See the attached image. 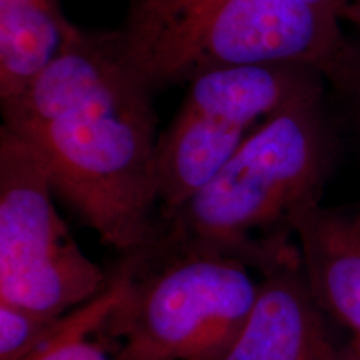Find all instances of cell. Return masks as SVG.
<instances>
[{"instance_id": "obj_2", "label": "cell", "mask_w": 360, "mask_h": 360, "mask_svg": "<svg viewBox=\"0 0 360 360\" xmlns=\"http://www.w3.org/2000/svg\"><path fill=\"white\" fill-rule=\"evenodd\" d=\"M339 137L326 94L269 117L220 172L180 209L160 219L157 250H209L262 272L297 257L287 220L321 202Z\"/></svg>"}, {"instance_id": "obj_6", "label": "cell", "mask_w": 360, "mask_h": 360, "mask_svg": "<svg viewBox=\"0 0 360 360\" xmlns=\"http://www.w3.org/2000/svg\"><path fill=\"white\" fill-rule=\"evenodd\" d=\"M51 180L29 142L0 129V300L62 317L109 285L58 215Z\"/></svg>"}, {"instance_id": "obj_8", "label": "cell", "mask_w": 360, "mask_h": 360, "mask_svg": "<svg viewBox=\"0 0 360 360\" xmlns=\"http://www.w3.org/2000/svg\"><path fill=\"white\" fill-rule=\"evenodd\" d=\"M287 227L299 238L302 270L312 294L352 335L360 360V205L314 202L295 210Z\"/></svg>"}, {"instance_id": "obj_4", "label": "cell", "mask_w": 360, "mask_h": 360, "mask_svg": "<svg viewBox=\"0 0 360 360\" xmlns=\"http://www.w3.org/2000/svg\"><path fill=\"white\" fill-rule=\"evenodd\" d=\"M155 269L137 265L112 310L120 360H222L249 321L260 282L245 260L209 250H157Z\"/></svg>"}, {"instance_id": "obj_9", "label": "cell", "mask_w": 360, "mask_h": 360, "mask_svg": "<svg viewBox=\"0 0 360 360\" xmlns=\"http://www.w3.org/2000/svg\"><path fill=\"white\" fill-rule=\"evenodd\" d=\"M75 29L62 0H0V102L25 92Z\"/></svg>"}, {"instance_id": "obj_1", "label": "cell", "mask_w": 360, "mask_h": 360, "mask_svg": "<svg viewBox=\"0 0 360 360\" xmlns=\"http://www.w3.org/2000/svg\"><path fill=\"white\" fill-rule=\"evenodd\" d=\"M0 103L53 193L103 244L135 254L159 242L154 96L125 69L110 30L77 27L25 92Z\"/></svg>"}, {"instance_id": "obj_13", "label": "cell", "mask_w": 360, "mask_h": 360, "mask_svg": "<svg viewBox=\"0 0 360 360\" xmlns=\"http://www.w3.org/2000/svg\"><path fill=\"white\" fill-rule=\"evenodd\" d=\"M326 79L347 107L354 127L360 137V39L355 42L349 40L347 49Z\"/></svg>"}, {"instance_id": "obj_5", "label": "cell", "mask_w": 360, "mask_h": 360, "mask_svg": "<svg viewBox=\"0 0 360 360\" xmlns=\"http://www.w3.org/2000/svg\"><path fill=\"white\" fill-rule=\"evenodd\" d=\"M326 82L321 70L302 64L225 67L195 75L157 141L160 219L202 191L269 117L326 94Z\"/></svg>"}, {"instance_id": "obj_14", "label": "cell", "mask_w": 360, "mask_h": 360, "mask_svg": "<svg viewBox=\"0 0 360 360\" xmlns=\"http://www.w3.org/2000/svg\"><path fill=\"white\" fill-rule=\"evenodd\" d=\"M349 4L352 6V8L357 13V19H359V25H360V0H349Z\"/></svg>"}, {"instance_id": "obj_10", "label": "cell", "mask_w": 360, "mask_h": 360, "mask_svg": "<svg viewBox=\"0 0 360 360\" xmlns=\"http://www.w3.org/2000/svg\"><path fill=\"white\" fill-rule=\"evenodd\" d=\"M135 265L137 255L132 254L101 295L72 310L64 327L24 360H120V342L110 334L107 322L127 289Z\"/></svg>"}, {"instance_id": "obj_7", "label": "cell", "mask_w": 360, "mask_h": 360, "mask_svg": "<svg viewBox=\"0 0 360 360\" xmlns=\"http://www.w3.org/2000/svg\"><path fill=\"white\" fill-rule=\"evenodd\" d=\"M222 360H355L328 328L300 255L267 270L249 321Z\"/></svg>"}, {"instance_id": "obj_11", "label": "cell", "mask_w": 360, "mask_h": 360, "mask_svg": "<svg viewBox=\"0 0 360 360\" xmlns=\"http://www.w3.org/2000/svg\"><path fill=\"white\" fill-rule=\"evenodd\" d=\"M215 0H130L120 27L112 30L119 44H130L159 32L197 8ZM326 11L359 25L357 13L349 0H307Z\"/></svg>"}, {"instance_id": "obj_12", "label": "cell", "mask_w": 360, "mask_h": 360, "mask_svg": "<svg viewBox=\"0 0 360 360\" xmlns=\"http://www.w3.org/2000/svg\"><path fill=\"white\" fill-rule=\"evenodd\" d=\"M67 315L52 317L0 300V360H24L64 327Z\"/></svg>"}, {"instance_id": "obj_3", "label": "cell", "mask_w": 360, "mask_h": 360, "mask_svg": "<svg viewBox=\"0 0 360 360\" xmlns=\"http://www.w3.org/2000/svg\"><path fill=\"white\" fill-rule=\"evenodd\" d=\"M339 15L307 0H215L159 32L112 42L152 96L225 67L302 64L327 77L347 49Z\"/></svg>"}]
</instances>
